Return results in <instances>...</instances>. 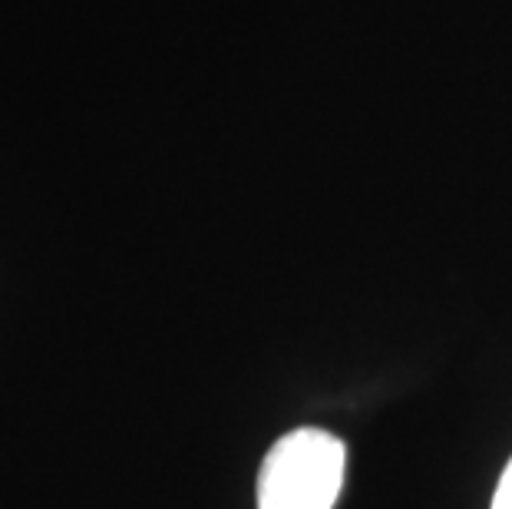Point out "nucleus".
<instances>
[{
  "label": "nucleus",
  "instance_id": "nucleus-1",
  "mask_svg": "<svg viewBox=\"0 0 512 509\" xmlns=\"http://www.w3.org/2000/svg\"><path fill=\"white\" fill-rule=\"evenodd\" d=\"M347 450L328 430L298 427L268 450L258 473V509H331Z\"/></svg>",
  "mask_w": 512,
  "mask_h": 509
},
{
  "label": "nucleus",
  "instance_id": "nucleus-2",
  "mask_svg": "<svg viewBox=\"0 0 512 509\" xmlns=\"http://www.w3.org/2000/svg\"><path fill=\"white\" fill-rule=\"evenodd\" d=\"M493 509H512V460L506 463L503 476H499L496 496H493Z\"/></svg>",
  "mask_w": 512,
  "mask_h": 509
}]
</instances>
